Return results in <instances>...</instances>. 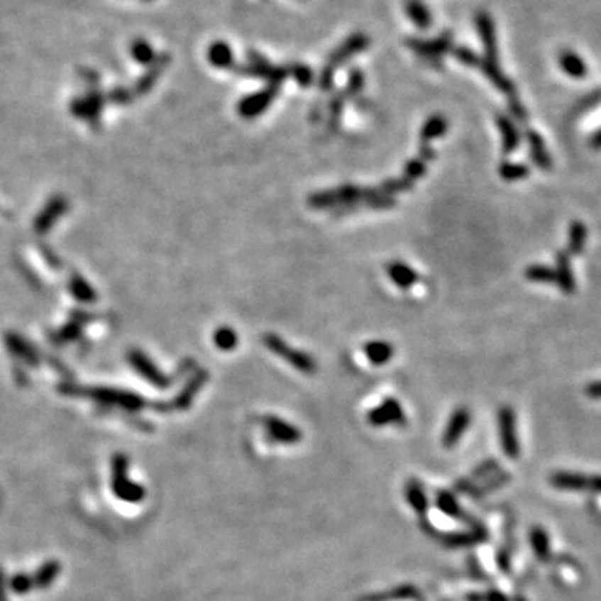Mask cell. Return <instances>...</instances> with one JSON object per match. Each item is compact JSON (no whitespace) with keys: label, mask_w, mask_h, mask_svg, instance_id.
<instances>
[{"label":"cell","mask_w":601,"mask_h":601,"mask_svg":"<svg viewBox=\"0 0 601 601\" xmlns=\"http://www.w3.org/2000/svg\"><path fill=\"white\" fill-rule=\"evenodd\" d=\"M279 92V85L268 84L263 91L249 94L244 99H241L238 104V112L246 119H253V117L261 116L266 109L271 106V102L276 99Z\"/></svg>","instance_id":"4"},{"label":"cell","mask_w":601,"mask_h":601,"mask_svg":"<svg viewBox=\"0 0 601 601\" xmlns=\"http://www.w3.org/2000/svg\"><path fill=\"white\" fill-rule=\"evenodd\" d=\"M509 111L513 112V116L517 117V119L523 121V122L526 121V111H524L522 104H519L513 96H511V101H509Z\"/></svg>","instance_id":"35"},{"label":"cell","mask_w":601,"mask_h":601,"mask_svg":"<svg viewBox=\"0 0 601 601\" xmlns=\"http://www.w3.org/2000/svg\"><path fill=\"white\" fill-rule=\"evenodd\" d=\"M586 395L595 397V399H600V397H601V381L591 382V385L586 386Z\"/></svg>","instance_id":"36"},{"label":"cell","mask_w":601,"mask_h":601,"mask_svg":"<svg viewBox=\"0 0 601 601\" xmlns=\"http://www.w3.org/2000/svg\"><path fill=\"white\" fill-rule=\"evenodd\" d=\"M555 276H556L558 287H560L565 294H573L576 290V281H575V274L573 271H571L570 258H568L566 253L556 254Z\"/></svg>","instance_id":"12"},{"label":"cell","mask_w":601,"mask_h":601,"mask_svg":"<svg viewBox=\"0 0 601 601\" xmlns=\"http://www.w3.org/2000/svg\"><path fill=\"white\" fill-rule=\"evenodd\" d=\"M131 52H132V55H134L136 59L142 64L153 62V59H154L153 47H150V44H148V42L142 40V39H137L134 44H132Z\"/></svg>","instance_id":"28"},{"label":"cell","mask_w":601,"mask_h":601,"mask_svg":"<svg viewBox=\"0 0 601 601\" xmlns=\"http://www.w3.org/2000/svg\"><path fill=\"white\" fill-rule=\"evenodd\" d=\"M551 483L558 488H570V490H578L583 488V486L590 485V480H586V478L580 476V475H570V473H558L551 478Z\"/></svg>","instance_id":"24"},{"label":"cell","mask_w":601,"mask_h":601,"mask_svg":"<svg viewBox=\"0 0 601 601\" xmlns=\"http://www.w3.org/2000/svg\"><path fill=\"white\" fill-rule=\"evenodd\" d=\"M448 131V121L443 116H433L424 122L423 129H421V142L428 144L431 139L441 137Z\"/></svg>","instance_id":"21"},{"label":"cell","mask_w":601,"mask_h":601,"mask_svg":"<svg viewBox=\"0 0 601 601\" xmlns=\"http://www.w3.org/2000/svg\"><path fill=\"white\" fill-rule=\"evenodd\" d=\"M346 99H348L346 92H341V94H336V96L333 97V101H331V106H329V112H331L329 127H331V129H333V127H338L341 112H343V107H344V102H346Z\"/></svg>","instance_id":"29"},{"label":"cell","mask_w":601,"mask_h":601,"mask_svg":"<svg viewBox=\"0 0 601 601\" xmlns=\"http://www.w3.org/2000/svg\"><path fill=\"white\" fill-rule=\"evenodd\" d=\"M368 45L369 39L364 34H353L351 37H348V39L328 57V62H326L323 72H321V87H323L324 91H329L331 85H333L334 72L338 70L339 65L359 54V52H363Z\"/></svg>","instance_id":"1"},{"label":"cell","mask_w":601,"mask_h":601,"mask_svg":"<svg viewBox=\"0 0 601 601\" xmlns=\"http://www.w3.org/2000/svg\"><path fill=\"white\" fill-rule=\"evenodd\" d=\"M387 274H390L391 281L395 282L396 286H399L401 290H408V287L414 286L419 279L418 272L413 271L408 264L399 261L387 264Z\"/></svg>","instance_id":"14"},{"label":"cell","mask_w":601,"mask_h":601,"mask_svg":"<svg viewBox=\"0 0 601 601\" xmlns=\"http://www.w3.org/2000/svg\"><path fill=\"white\" fill-rule=\"evenodd\" d=\"M239 74H246V75H255V77H263L268 80V84L272 85H279L281 87V84L286 80L287 75H290V69L286 67H274L268 62L264 57H261L259 54H255V52H249V64L243 65V67L236 69Z\"/></svg>","instance_id":"3"},{"label":"cell","mask_w":601,"mask_h":601,"mask_svg":"<svg viewBox=\"0 0 601 601\" xmlns=\"http://www.w3.org/2000/svg\"><path fill=\"white\" fill-rule=\"evenodd\" d=\"M411 186H413V181H409L408 177H397V179H391V181H387V182H385L382 184V186L377 189V191H380L381 194H385V196H392V194H396V192H403V191H408V189H411Z\"/></svg>","instance_id":"27"},{"label":"cell","mask_w":601,"mask_h":601,"mask_svg":"<svg viewBox=\"0 0 601 601\" xmlns=\"http://www.w3.org/2000/svg\"><path fill=\"white\" fill-rule=\"evenodd\" d=\"M406 493H408V500L411 506H413V509L418 511V513H424V511L428 509V500H426L424 491L419 486L418 481L411 480Z\"/></svg>","instance_id":"25"},{"label":"cell","mask_w":601,"mask_h":601,"mask_svg":"<svg viewBox=\"0 0 601 601\" xmlns=\"http://www.w3.org/2000/svg\"><path fill=\"white\" fill-rule=\"evenodd\" d=\"M558 64H560L563 72L573 79H583L588 74V67H586L585 60L576 52L563 50L560 57H558Z\"/></svg>","instance_id":"15"},{"label":"cell","mask_w":601,"mask_h":601,"mask_svg":"<svg viewBox=\"0 0 601 601\" xmlns=\"http://www.w3.org/2000/svg\"><path fill=\"white\" fill-rule=\"evenodd\" d=\"M364 353H366L368 359L373 364L381 366V364H386L392 358L395 349H392L391 344L386 343V341H371V343H368L366 346H364Z\"/></svg>","instance_id":"19"},{"label":"cell","mask_w":601,"mask_h":601,"mask_svg":"<svg viewBox=\"0 0 601 601\" xmlns=\"http://www.w3.org/2000/svg\"><path fill=\"white\" fill-rule=\"evenodd\" d=\"M524 277L531 282L556 284L555 269L543 266V264H533V266H528L526 271H524Z\"/></svg>","instance_id":"22"},{"label":"cell","mask_w":601,"mask_h":601,"mask_svg":"<svg viewBox=\"0 0 601 601\" xmlns=\"http://www.w3.org/2000/svg\"><path fill=\"white\" fill-rule=\"evenodd\" d=\"M591 145H593L595 149H601V129L591 137Z\"/></svg>","instance_id":"37"},{"label":"cell","mask_w":601,"mask_h":601,"mask_svg":"<svg viewBox=\"0 0 601 601\" xmlns=\"http://www.w3.org/2000/svg\"><path fill=\"white\" fill-rule=\"evenodd\" d=\"M526 139L529 145V155H531L534 164H536L539 169H545V170L551 169V158H550V153L546 150L543 137L539 136L536 131H528Z\"/></svg>","instance_id":"13"},{"label":"cell","mask_w":601,"mask_h":601,"mask_svg":"<svg viewBox=\"0 0 601 601\" xmlns=\"http://www.w3.org/2000/svg\"><path fill=\"white\" fill-rule=\"evenodd\" d=\"M475 22L478 34L481 37L483 47H485L486 59L498 62V40H496V28L493 18L490 17L488 12H478Z\"/></svg>","instance_id":"5"},{"label":"cell","mask_w":601,"mask_h":601,"mask_svg":"<svg viewBox=\"0 0 601 601\" xmlns=\"http://www.w3.org/2000/svg\"><path fill=\"white\" fill-rule=\"evenodd\" d=\"M406 13L419 28H428L433 23L431 11L424 6L423 0H406Z\"/></svg>","instance_id":"18"},{"label":"cell","mask_w":601,"mask_h":601,"mask_svg":"<svg viewBox=\"0 0 601 601\" xmlns=\"http://www.w3.org/2000/svg\"><path fill=\"white\" fill-rule=\"evenodd\" d=\"M363 85H364V75H363V72H361V70H353V72L349 74L348 87H346V91H344V92H346L348 97L356 96V94L361 92Z\"/></svg>","instance_id":"31"},{"label":"cell","mask_w":601,"mask_h":601,"mask_svg":"<svg viewBox=\"0 0 601 601\" xmlns=\"http://www.w3.org/2000/svg\"><path fill=\"white\" fill-rule=\"evenodd\" d=\"M290 74H292V77H294L297 80V84L302 85V87H307V85H311L312 80H314V74H312V70L304 64L291 65Z\"/></svg>","instance_id":"30"},{"label":"cell","mask_w":601,"mask_h":601,"mask_svg":"<svg viewBox=\"0 0 601 601\" xmlns=\"http://www.w3.org/2000/svg\"><path fill=\"white\" fill-rule=\"evenodd\" d=\"M453 54L461 64L471 65V67H476L478 60H480V57H478L473 50L466 49V47H458V49H454Z\"/></svg>","instance_id":"33"},{"label":"cell","mask_w":601,"mask_h":601,"mask_svg":"<svg viewBox=\"0 0 601 601\" xmlns=\"http://www.w3.org/2000/svg\"><path fill=\"white\" fill-rule=\"evenodd\" d=\"M500 436L506 456L517 458L518 441L517 429H514V413L511 408H503L500 411Z\"/></svg>","instance_id":"9"},{"label":"cell","mask_w":601,"mask_h":601,"mask_svg":"<svg viewBox=\"0 0 601 601\" xmlns=\"http://www.w3.org/2000/svg\"><path fill=\"white\" fill-rule=\"evenodd\" d=\"M476 67L481 69V72L485 74L486 77H488L491 80V82H493L496 85V87L500 89L501 92L506 94V96H513V94H514V85H513V82H511V80L508 77H506V75L503 72H501L498 62H495V60L486 59V57H485V59L478 60Z\"/></svg>","instance_id":"11"},{"label":"cell","mask_w":601,"mask_h":601,"mask_svg":"<svg viewBox=\"0 0 601 601\" xmlns=\"http://www.w3.org/2000/svg\"><path fill=\"white\" fill-rule=\"evenodd\" d=\"M207 59L216 69H233L234 65L233 49L222 40L211 44L209 50H207Z\"/></svg>","instance_id":"17"},{"label":"cell","mask_w":601,"mask_h":601,"mask_svg":"<svg viewBox=\"0 0 601 601\" xmlns=\"http://www.w3.org/2000/svg\"><path fill=\"white\" fill-rule=\"evenodd\" d=\"M496 124L500 127L501 139H503V150L506 154L514 153L519 145V132L517 126L513 124V121L508 116H503V114L496 116Z\"/></svg>","instance_id":"16"},{"label":"cell","mask_w":601,"mask_h":601,"mask_svg":"<svg viewBox=\"0 0 601 601\" xmlns=\"http://www.w3.org/2000/svg\"><path fill=\"white\" fill-rule=\"evenodd\" d=\"M238 334L229 326H222L214 333V343L221 351H233L238 346Z\"/></svg>","instance_id":"23"},{"label":"cell","mask_w":601,"mask_h":601,"mask_svg":"<svg viewBox=\"0 0 601 601\" xmlns=\"http://www.w3.org/2000/svg\"><path fill=\"white\" fill-rule=\"evenodd\" d=\"M406 45L411 47L416 54L426 59H434V57H441L449 47H451V34L444 32L433 40H421V39H408Z\"/></svg>","instance_id":"7"},{"label":"cell","mask_w":601,"mask_h":601,"mask_svg":"<svg viewBox=\"0 0 601 601\" xmlns=\"http://www.w3.org/2000/svg\"><path fill=\"white\" fill-rule=\"evenodd\" d=\"M470 421H471V416H470V411H468V409L460 408V409L454 411L451 419H449V423H448L446 431H444V436H443L444 446L453 448L454 444L460 441L463 433H465L468 429V426H470Z\"/></svg>","instance_id":"10"},{"label":"cell","mask_w":601,"mask_h":601,"mask_svg":"<svg viewBox=\"0 0 601 601\" xmlns=\"http://www.w3.org/2000/svg\"><path fill=\"white\" fill-rule=\"evenodd\" d=\"M368 421L373 426L399 424L404 423V411L396 399H386L381 406L369 411Z\"/></svg>","instance_id":"8"},{"label":"cell","mask_w":601,"mask_h":601,"mask_svg":"<svg viewBox=\"0 0 601 601\" xmlns=\"http://www.w3.org/2000/svg\"><path fill=\"white\" fill-rule=\"evenodd\" d=\"M264 344H266L269 351L284 358L287 363L292 364L296 369H299V371L306 373V375H312V373L316 371V361L309 354L297 351L294 348H290L279 336L266 334L264 336Z\"/></svg>","instance_id":"2"},{"label":"cell","mask_w":601,"mask_h":601,"mask_svg":"<svg viewBox=\"0 0 601 601\" xmlns=\"http://www.w3.org/2000/svg\"><path fill=\"white\" fill-rule=\"evenodd\" d=\"M264 426H266V431L269 438L274 439L276 443L282 444H296L301 441V431L286 421L276 418V416H268L264 419Z\"/></svg>","instance_id":"6"},{"label":"cell","mask_w":601,"mask_h":601,"mask_svg":"<svg viewBox=\"0 0 601 601\" xmlns=\"http://www.w3.org/2000/svg\"><path fill=\"white\" fill-rule=\"evenodd\" d=\"M586 226L580 221H573L570 224V231H568V253L570 254H580L585 248L586 243Z\"/></svg>","instance_id":"20"},{"label":"cell","mask_w":601,"mask_h":601,"mask_svg":"<svg viewBox=\"0 0 601 601\" xmlns=\"http://www.w3.org/2000/svg\"><path fill=\"white\" fill-rule=\"evenodd\" d=\"M424 170H426V162L423 159H414V160H411V162H408V165H406V169H404V177H408L409 181H416V179L418 177H421L424 174Z\"/></svg>","instance_id":"32"},{"label":"cell","mask_w":601,"mask_h":601,"mask_svg":"<svg viewBox=\"0 0 601 601\" xmlns=\"http://www.w3.org/2000/svg\"><path fill=\"white\" fill-rule=\"evenodd\" d=\"M438 504H439V508L444 511V513L451 514V517H458V514H460V509H458L456 501H454L448 493H441L438 496Z\"/></svg>","instance_id":"34"},{"label":"cell","mask_w":601,"mask_h":601,"mask_svg":"<svg viewBox=\"0 0 601 601\" xmlns=\"http://www.w3.org/2000/svg\"><path fill=\"white\" fill-rule=\"evenodd\" d=\"M500 176L504 181H519V179H526L529 176V169L524 164L503 162L500 165Z\"/></svg>","instance_id":"26"}]
</instances>
